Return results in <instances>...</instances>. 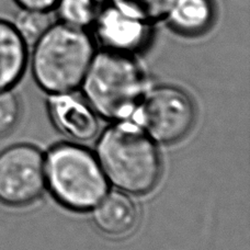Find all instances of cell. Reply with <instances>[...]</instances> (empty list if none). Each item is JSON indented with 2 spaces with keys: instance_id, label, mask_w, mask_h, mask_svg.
I'll return each mask as SVG.
<instances>
[{
  "instance_id": "2",
  "label": "cell",
  "mask_w": 250,
  "mask_h": 250,
  "mask_svg": "<svg viewBox=\"0 0 250 250\" xmlns=\"http://www.w3.org/2000/svg\"><path fill=\"white\" fill-rule=\"evenodd\" d=\"M97 153L109 180L128 193H146L159 180L162 160L158 150L135 125L122 123L106 129Z\"/></svg>"
},
{
  "instance_id": "6",
  "label": "cell",
  "mask_w": 250,
  "mask_h": 250,
  "mask_svg": "<svg viewBox=\"0 0 250 250\" xmlns=\"http://www.w3.org/2000/svg\"><path fill=\"white\" fill-rule=\"evenodd\" d=\"M45 181V162L37 147L16 144L0 151V203L28 205L42 194Z\"/></svg>"
},
{
  "instance_id": "14",
  "label": "cell",
  "mask_w": 250,
  "mask_h": 250,
  "mask_svg": "<svg viewBox=\"0 0 250 250\" xmlns=\"http://www.w3.org/2000/svg\"><path fill=\"white\" fill-rule=\"evenodd\" d=\"M50 13L20 10L12 23L29 43L30 40L35 41L53 23Z\"/></svg>"
},
{
  "instance_id": "15",
  "label": "cell",
  "mask_w": 250,
  "mask_h": 250,
  "mask_svg": "<svg viewBox=\"0 0 250 250\" xmlns=\"http://www.w3.org/2000/svg\"><path fill=\"white\" fill-rule=\"evenodd\" d=\"M21 105L18 97L10 90H0V136L10 133L19 122Z\"/></svg>"
},
{
  "instance_id": "10",
  "label": "cell",
  "mask_w": 250,
  "mask_h": 250,
  "mask_svg": "<svg viewBox=\"0 0 250 250\" xmlns=\"http://www.w3.org/2000/svg\"><path fill=\"white\" fill-rule=\"evenodd\" d=\"M92 213L96 226L106 235L121 237L131 233L138 222V209L128 195L113 191L97 204Z\"/></svg>"
},
{
  "instance_id": "13",
  "label": "cell",
  "mask_w": 250,
  "mask_h": 250,
  "mask_svg": "<svg viewBox=\"0 0 250 250\" xmlns=\"http://www.w3.org/2000/svg\"><path fill=\"white\" fill-rule=\"evenodd\" d=\"M109 4V0H60L55 10L60 21L89 29Z\"/></svg>"
},
{
  "instance_id": "12",
  "label": "cell",
  "mask_w": 250,
  "mask_h": 250,
  "mask_svg": "<svg viewBox=\"0 0 250 250\" xmlns=\"http://www.w3.org/2000/svg\"><path fill=\"white\" fill-rule=\"evenodd\" d=\"M176 0H109V3L124 15L154 26L167 20Z\"/></svg>"
},
{
  "instance_id": "16",
  "label": "cell",
  "mask_w": 250,
  "mask_h": 250,
  "mask_svg": "<svg viewBox=\"0 0 250 250\" xmlns=\"http://www.w3.org/2000/svg\"><path fill=\"white\" fill-rule=\"evenodd\" d=\"M20 10L51 12L55 10L60 0H13Z\"/></svg>"
},
{
  "instance_id": "1",
  "label": "cell",
  "mask_w": 250,
  "mask_h": 250,
  "mask_svg": "<svg viewBox=\"0 0 250 250\" xmlns=\"http://www.w3.org/2000/svg\"><path fill=\"white\" fill-rule=\"evenodd\" d=\"M95 54V40L88 29L60 21L35 40L29 62L39 86L56 95L82 84Z\"/></svg>"
},
{
  "instance_id": "9",
  "label": "cell",
  "mask_w": 250,
  "mask_h": 250,
  "mask_svg": "<svg viewBox=\"0 0 250 250\" xmlns=\"http://www.w3.org/2000/svg\"><path fill=\"white\" fill-rule=\"evenodd\" d=\"M29 54V44L15 24L0 19V90H10L19 83Z\"/></svg>"
},
{
  "instance_id": "4",
  "label": "cell",
  "mask_w": 250,
  "mask_h": 250,
  "mask_svg": "<svg viewBox=\"0 0 250 250\" xmlns=\"http://www.w3.org/2000/svg\"><path fill=\"white\" fill-rule=\"evenodd\" d=\"M46 175L55 198L71 209L95 208L108 191L105 175L96 157L78 145L65 144L52 149Z\"/></svg>"
},
{
  "instance_id": "5",
  "label": "cell",
  "mask_w": 250,
  "mask_h": 250,
  "mask_svg": "<svg viewBox=\"0 0 250 250\" xmlns=\"http://www.w3.org/2000/svg\"><path fill=\"white\" fill-rule=\"evenodd\" d=\"M135 120L155 141L171 144L190 132L195 122V108L181 89L157 87L147 93L136 111Z\"/></svg>"
},
{
  "instance_id": "8",
  "label": "cell",
  "mask_w": 250,
  "mask_h": 250,
  "mask_svg": "<svg viewBox=\"0 0 250 250\" xmlns=\"http://www.w3.org/2000/svg\"><path fill=\"white\" fill-rule=\"evenodd\" d=\"M50 112L56 127L76 142L91 141L99 124L91 108L70 95L56 93L50 100Z\"/></svg>"
},
{
  "instance_id": "11",
  "label": "cell",
  "mask_w": 250,
  "mask_h": 250,
  "mask_svg": "<svg viewBox=\"0 0 250 250\" xmlns=\"http://www.w3.org/2000/svg\"><path fill=\"white\" fill-rule=\"evenodd\" d=\"M214 18L213 0H176L167 20L177 32L199 35L212 25Z\"/></svg>"
},
{
  "instance_id": "3",
  "label": "cell",
  "mask_w": 250,
  "mask_h": 250,
  "mask_svg": "<svg viewBox=\"0 0 250 250\" xmlns=\"http://www.w3.org/2000/svg\"><path fill=\"white\" fill-rule=\"evenodd\" d=\"M144 73L133 54L104 48L96 52L83 82L89 105L101 117H129L144 92Z\"/></svg>"
},
{
  "instance_id": "7",
  "label": "cell",
  "mask_w": 250,
  "mask_h": 250,
  "mask_svg": "<svg viewBox=\"0 0 250 250\" xmlns=\"http://www.w3.org/2000/svg\"><path fill=\"white\" fill-rule=\"evenodd\" d=\"M93 29L97 40L104 48L134 54L148 45L154 26L133 19L109 4L97 19Z\"/></svg>"
}]
</instances>
